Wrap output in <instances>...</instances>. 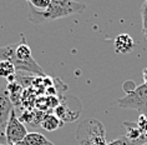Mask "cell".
<instances>
[{"label":"cell","instance_id":"6da1fadb","mask_svg":"<svg viewBox=\"0 0 147 145\" xmlns=\"http://www.w3.org/2000/svg\"><path fill=\"white\" fill-rule=\"evenodd\" d=\"M28 5V4H26ZM86 4L71 0H51L46 10H36L28 5V16L31 23L42 24L46 21H53L61 18L70 16L72 14H79L85 12Z\"/></svg>","mask_w":147,"mask_h":145},{"label":"cell","instance_id":"7a4b0ae2","mask_svg":"<svg viewBox=\"0 0 147 145\" xmlns=\"http://www.w3.org/2000/svg\"><path fill=\"white\" fill-rule=\"evenodd\" d=\"M0 60L10 61L14 65L15 70L28 71L35 74V75H45L42 68L32 58L30 46L24 42V39L19 44L0 46Z\"/></svg>","mask_w":147,"mask_h":145},{"label":"cell","instance_id":"3957f363","mask_svg":"<svg viewBox=\"0 0 147 145\" xmlns=\"http://www.w3.org/2000/svg\"><path fill=\"white\" fill-rule=\"evenodd\" d=\"M76 139L81 145H107L105 128L96 119H87L79 125Z\"/></svg>","mask_w":147,"mask_h":145},{"label":"cell","instance_id":"277c9868","mask_svg":"<svg viewBox=\"0 0 147 145\" xmlns=\"http://www.w3.org/2000/svg\"><path fill=\"white\" fill-rule=\"evenodd\" d=\"M117 106L123 109H135L145 115L147 113V86L145 84L135 88L127 93L126 96L120 98L116 101Z\"/></svg>","mask_w":147,"mask_h":145},{"label":"cell","instance_id":"5b68a950","mask_svg":"<svg viewBox=\"0 0 147 145\" xmlns=\"http://www.w3.org/2000/svg\"><path fill=\"white\" fill-rule=\"evenodd\" d=\"M26 134H28L26 126L16 116L15 110H13L9 116L8 123H6V126H5V135H6L8 145L20 144L24 140V138L26 136Z\"/></svg>","mask_w":147,"mask_h":145},{"label":"cell","instance_id":"8992f818","mask_svg":"<svg viewBox=\"0 0 147 145\" xmlns=\"http://www.w3.org/2000/svg\"><path fill=\"white\" fill-rule=\"evenodd\" d=\"M14 110V105L10 100L9 91L5 88H0V126H6L9 116Z\"/></svg>","mask_w":147,"mask_h":145},{"label":"cell","instance_id":"52a82bcc","mask_svg":"<svg viewBox=\"0 0 147 145\" xmlns=\"http://www.w3.org/2000/svg\"><path fill=\"white\" fill-rule=\"evenodd\" d=\"M123 126L127 129L125 136L128 141V145H143L147 143V138L141 133L136 121H126L123 123Z\"/></svg>","mask_w":147,"mask_h":145},{"label":"cell","instance_id":"ba28073f","mask_svg":"<svg viewBox=\"0 0 147 145\" xmlns=\"http://www.w3.org/2000/svg\"><path fill=\"white\" fill-rule=\"evenodd\" d=\"M115 51L119 54H128L134 50L135 48V40L128 34H120L115 38Z\"/></svg>","mask_w":147,"mask_h":145},{"label":"cell","instance_id":"9c48e42d","mask_svg":"<svg viewBox=\"0 0 147 145\" xmlns=\"http://www.w3.org/2000/svg\"><path fill=\"white\" fill-rule=\"evenodd\" d=\"M50 141L40 133H28L20 145H47Z\"/></svg>","mask_w":147,"mask_h":145},{"label":"cell","instance_id":"30bf717a","mask_svg":"<svg viewBox=\"0 0 147 145\" xmlns=\"http://www.w3.org/2000/svg\"><path fill=\"white\" fill-rule=\"evenodd\" d=\"M40 125L42 126V129L47 130V131H54V130L59 129L62 125V121L56 115L49 114V115H46V116H44L41 123H40Z\"/></svg>","mask_w":147,"mask_h":145},{"label":"cell","instance_id":"8fae6325","mask_svg":"<svg viewBox=\"0 0 147 145\" xmlns=\"http://www.w3.org/2000/svg\"><path fill=\"white\" fill-rule=\"evenodd\" d=\"M16 74V70L14 65L8 60H0V78H5L8 79L9 76Z\"/></svg>","mask_w":147,"mask_h":145},{"label":"cell","instance_id":"7c38bea8","mask_svg":"<svg viewBox=\"0 0 147 145\" xmlns=\"http://www.w3.org/2000/svg\"><path fill=\"white\" fill-rule=\"evenodd\" d=\"M50 1L51 0H28L26 4L36 10H46L50 5Z\"/></svg>","mask_w":147,"mask_h":145},{"label":"cell","instance_id":"4fadbf2b","mask_svg":"<svg viewBox=\"0 0 147 145\" xmlns=\"http://www.w3.org/2000/svg\"><path fill=\"white\" fill-rule=\"evenodd\" d=\"M141 16H142V33L145 39L147 40V1H145L142 5Z\"/></svg>","mask_w":147,"mask_h":145},{"label":"cell","instance_id":"5bb4252c","mask_svg":"<svg viewBox=\"0 0 147 145\" xmlns=\"http://www.w3.org/2000/svg\"><path fill=\"white\" fill-rule=\"evenodd\" d=\"M136 124H137L140 130H141V133L147 138V116L146 115H143V114L140 115V118H138V120L136 121Z\"/></svg>","mask_w":147,"mask_h":145},{"label":"cell","instance_id":"9a60e30c","mask_svg":"<svg viewBox=\"0 0 147 145\" xmlns=\"http://www.w3.org/2000/svg\"><path fill=\"white\" fill-rule=\"evenodd\" d=\"M0 144H1V145H8V141H6V135H5V128H4V126H0Z\"/></svg>","mask_w":147,"mask_h":145},{"label":"cell","instance_id":"2e32d148","mask_svg":"<svg viewBox=\"0 0 147 145\" xmlns=\"http://www.w3.org/2000/svg\"><path fill=\"white\" fill-rule=\"evenodd\" d=\"M142 75H143V81H145V84L146 86H147V68H145L143 69V71H142Z\"/></svg>","mask_w":147,"mask_h":145},{"label":"cell","instance_id":"e0dca14e","mask_svg":"<svg viewBox=\"0 0 147 145\" xmlns=\"http://www.w3.org/2000/svg\"><path fill=\"white\" fill-rule=\"evenodd\" d=\"M10 145H20V144H10Z\"/></svg>","mask_w":147,"mask_h":145},{"label":"cell","instance_id":"ac0fdd59","mask_svg":"<svg viewBox=\"0 0 147 145\" xmlns=\"http://www.w3.org/2000/svg\"><path fill=\"white\" fill-rule=\"evenodd\" d=\"M143 145H147V143H146V144H143Z\"/></svg>","mask_w":147,"mask_h":145},{"label":"cell","instance_id":"d6986e66","mask_svg":"<svg viewBox=\"0 0 147 145\" xmlns=\"http://www.w3.org/2000/svg\"><path fill=\"white\" fill-rule=\"evenodd\" d=\"M0 145H1V144H0Z\"/></svg>","mask_w":147,"mask_h":145}]
</instances>
